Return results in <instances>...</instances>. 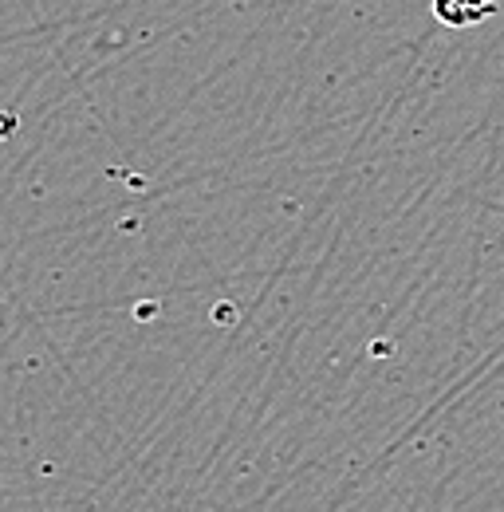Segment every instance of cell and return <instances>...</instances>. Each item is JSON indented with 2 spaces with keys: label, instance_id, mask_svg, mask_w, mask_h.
Masks as SVG:
<instances>
[{
  "label": "cell",
  "instance_id": "cell-1",
  "mask_svg": "<svg viewBox=\"0 0 504 512\" xmlns=\"http://www.w3.org/2000/svg\"><path fill=\"white\" fill-rule=\"evenodd\" d=\"M497 12V0H434V16L449 28H473Z\"/></svg>",
  "mask_w": 504,
  "mask_h": 512
}]
</instances>
